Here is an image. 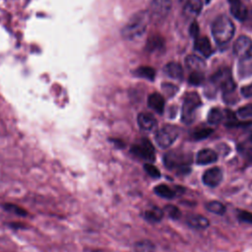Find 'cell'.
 Masks as SVG:
<instances>
[{
	"instance_id": "obj_1",
	"label": "cell",
	"mask_w": 252,
	"mask_h": 252,
	"mask_svg": "<svg viewBox=\"0 0 252 252\" xmlns=\"http://www.w3.org/2000/svg\"><path fill=\"white\" fill-rule=\"evenodd\" d=\"M150 16L148 11H141L133 15L129 22L121 30V35L125 39H135L144 34L147 30Z\"/></svg>"
},
{
	"instance_id": "obj_2",
	"label": "cell",
	"mask_w": 252,
	"mask_h": 252,
	"mask_svg": "<svg viewBox=\"0 0 252 252\" xmlns=\"http://www.w3.org/2000/svg\"><path fill=\"white\" fill-rule=\"evenodd\" d=\"M212 34L218 44H226L234 35V25L228 17L219 16L213 22Z\"/></svg>"
},
{
	"instance_id": "obj_3",
	"label": "cell",
	"mask_w": 252,
	"mask_h": 252,
	"mask_svg": "<svg viewBox=\"0 0 252 252\" xmlns=\"http://www.w3.org/2000/svg\"><path fill=\"white\" fill-rule=\"evenodd\" d=\"M201 105V98L197 93L188 94L183 101L181 119L185 124H190L195 119V111Z\"/></svg>"
},
{
	"instance_id": "obj_4",
	"label": "cell",
	"mask_w": 252,
	"mask_h": 252,
	"mask_svg": "<svg viewBox=\"0 0 252 252\" xmlns=\"http://www.w3.org/2000/svg\"><path fill=\"white\" fill-rule=\"evenodd\" d=\"M179 129L174 125H164L156 133L155 140L158 146L161 149H166L171 146L178 137Z\"/></svg>"
},
{
	"instance_id": "obj_5",
	"label": "cell",
	"mask_w": 252,
	"mask_h": 252,
	"mask_svg": "<svg viewBox=\"0 0 252 252\" xmlns=\"http://www.w3.org/2000/svg\"><path fill=\"white\" fill-rule=\"evenodd\" d=\"M212 83L222 90L223 95L232 94L235 90V83L232 80L231 73L228 69H220L211 78Z\"/></svg>"
},
{
	"instance_id": "obj_6",
	"label": "cell",
	"mask_w": 252,
	"mask_h": 252,
	"mask_svg": "<svg viewBox=\"0 0 252 252\" xmlns=\"http://www.w3.org/2000/svg\"><path fill=\"white\" fill-rule=\"evenodd\" d=\"M171 5V0H152L148 10L150 19L155 22L162 21L170 12Z\"/></svg>"
},
{
	"instance_id": "obj_7",
	"label": "cell",
	"mask_w": 252,
	"mask_h": 252,
	"mask_svg": "<svg viewBox=\"0 0 252 252\" xmlns=\"http://www.w3.org/2000/svg\"><path fill=\"white\" fill-rule=\"evenodd\" d=\"M190 157L181 153H177L175 151L168 152L163 157V163L169 169H188L187 165L190 163Z\"/></svg>"
},
{
	"instance_id": "obj_8",
	"label": "cell",
	"mask_w": 252,
	"mask_h": 252,
	"mask_svg": "<svg viewBox=\"0 0 252 252\" xmlns=\"http://www.w3.org/2000/svg\"><path fill=\"white\" fill-rule=\"evenodd\" d=\"M233 52L239 60L252 57V39L246 35H240L233 44Z\"/></svg>"
},
{
	"instance_id": "obj_9",
	"label": "cell",
	"mask_w": 252,
	"mask_h": 252,
	"mask_svg": "<svg viewBox=\"0 0 252 252\" xmlns=\"http://www.w3.org/2000/svg\"><path fill=\"white\" fill-rule=\"evenodd\" d=\"M131 152L137 157L146 160L153 161L155 159V149L148 139H142L140 143L134 145Z\"/></svg>"
},
{
	"instance_id": "obj_10",
	"label": "cell",
	"mask_w": 252,
	"mask_h": 252,
	"mask_svg": "<svg viewBox=\"0 0 252 252\" xmlns=\"http://www.w3.org/2000/svg\"><path fill=\"white\" fill-rule=\"evenodd\" d=\"M222 179V170L218 167H212L207 169L202 177V181L205 185L209 187H216L218 186Z\"/></svg>"
},
{
	"instance_id": "obj_11",
	"label": "cell",
	"mask_w": 252,
	"mask_h": 252,
	"mask_svg": "<svg viewBox=\"0 0 252 252\" xmlns=\"http://www.w3.org/2000/svg\"><path fill=\"white\" fill-rule=\"evenodd\" d=\"M137 122L139 127L144 131H152L158 125L157 119L154 117V115L146 112H142L138 115Z\"/></svg>"
},
{
	"instance_id": "obj_12",
	"label": "cell",
	"mask_w": 252,
	"mask_h": 252,
	"mask_svg": "<svg viewBox=\"0 0 252 252\" xmlns=\"http://www.w3.org/2000/svg\"><path fill=\"white\" fill-rule=\"evenodd\" d=\"M218 159V155L211 149H203L197 153L196 162L200 165H206L215 162Z\"/></svg>"
},
{
	"instance_id": "obj_13",
	"label": "cell",
	"mask_w": 252,
	"mask_h": 252,
	"mask_svg": "<svg viewBox=\"0 0 252 252\" xmlns=\"http://www.w3.org/2000/svg\"><path fill=\"white\" fill-rule=\"evenodd\" d=\"M203 8V2L201 0H187L184 8L183 14L188 18L197 17Z\"/></svg>"
},
{
	"instance_id": "obj_14",
	"label": "cell",
	"mask_w": 252,
	"mask_h": 252,
	"mask_svg": "<svg viewBox=\"0 0 252 252\" xmlns=\"http://www.w3.org/2000/svg\"><path fill=\"white\" fill-rule=\"evenodd\" d=\"M230 5V12L234 18L243 21L247 17V9L240 0H227Z\"/></svg>"
},
{
	"instance_id": "obj_15",
	"label": "cell",
	"mask_w": 252,
	"mask_h": 252,
	"mask_svg": "<svg viewBox=\"0 0 252 252\" xmlns=\"http://www.w3.org/2000/svg\"><path fill=\"white\" fill-rule=\"evenodd\" d=\"M148 105L156 112L161 114L164 110V98L161 94L154 93L148 97Z\"/></svg>"
},
{
	"instance_id": "obj_16",
	"label": "cell",
	"mask_w": 252,
	"mask_h": 252,
	"mask_svg": "<svg viewBox=\"0 0 252 252\" xmlns=\"http://www.w3.org/2000/svg\"><path fill=\"white\" fill-rule=\"evenodd\" d=\"M194 47L200 54H202L205 57H209L212 54V45L208 37H205V36L197 37L195 39Z\"/></svg>"
},
{
	"instance_id": "obj_17",
	"label": "cell",
	"mask_w": 252,
	"mask_h": 252,
	"mask_svg": "<svg viewBox=\"0 0 252 252\" xmlns=\"http://www.w3.org/2000/svg\"><path fill=\"white\" fill-rule=\"evenodd\" d=\"M186 66L193 71H202L206 67V63L204 59L198 55L190 54L185 58Z\"/></svg>"
},
{
	"instance_id": "obj_18",
	"label": "cell",
	"mask_w": 252,
	"mask_h": 252,
	"mask_svg": "<svg viewBox=\"0 0 252 252\" xmlns=\"http://www.w3.org/2000/svg\"><path fill=\"white\" fill-rule=\"evenodd\" d=\"M165 74L175 80H181L183 77V70L180 64L176 62H169L164 66Z\"/></svg>"
},
{
	"instance_id": "obj_19",
	"label": "cell",
	"mask_w": 252,
	"mask_h": 252,
	"mask_svg": "<svg viewBox=\"0 0 252 252\" xmlns=\"http://www.w3.org/2000/svg\"><path fill=\"white\" fill-rule=\"evenodd\" d=\"M187 223L196 229H205L209 226V220L200 215H192L187 218Z\"/></svg>"
},
{
	"instance_id": "obj_20",
	"label": "cell",
	"mask_w": 252,
	"mask_h": 252,
	"mask_svg": "<svg viewBox=\"0 0 252 252\" xmlns=\"http://www.w3.org/2000/svg\"><path fill=\"white\" fill-rule=\"evenodd\" d=\"M154 191L157 195H158L161 198H165V199H171L175 195L174 191L165 184H159V185L156 186Z\"/></svg>"
},
{
	"instance_id": "obj_21",
	"label": "cell",
	"mask_w": 252,
	"mask_h": 252,
	"mask_svg": "<svg viewBox=\"0 0 252 252\" xmlns=\"http://www.w3.org/2000/svg\"><path fill=\"white\" fill-rule=\"evenodd\" d=\"M240 77H248L252 74V57L244 60H240L238 67Z\"/></svg>"
},
{
	"instance_id": "obj_22",
	"label": "cell",
	"mask_w": 252,
	"mask_h": 252,
	"mask_svg": "<svg viewBox=\"0 0 252 252\" xmlns=\"http://www.w3.org/2000/svg\"><path fill=\"white\" fill-rule=\"evenodd\" d=\"M223 113L222 111L218 108V107H215V108H212L209 113H208V122L210 124H213V125H217L219 124L222 119H223Z\"/></svg>"
},
{
	"instance_id": "obj_23",
	"label": "cell",
	"mask_w": 252,
	"mask_h": 252,
	"mask_svg": "<svg viewBox=\"0 0 252 252\" xmlns=\"http://www.w3.org/2000/svg\"><path fill=\"white\" fill-rule=\"evenodd\" d=\"M163 45H164V40H163L162 37H160L158 35L151 36L148 40V43H147V47L151 51L161 49L163 47Z\"/></svg>"
},
{
	"instance_id": "obj_24",
	"label": "cell",
	"mask_w": 252,
	"mask_h": 252,
	"mask_svg": "<svg viewBox=\"0 0 252 252\" xmlns=\"http://www.w3.org/2000/svg\"><path fill=\"white\" fill-rule=\"evenodd\" d=\"M205 207L209 212L216 215H223L225 213V207L223 206V204L218 201H211L207 203Z\"/></svg>"
},
{
	"instance_id": "obj_25",
	"label": "cell",
	"mask_w": 252,
	"mask_h": 252,
	"mask_svg": "<svg viewBox=\"0 0 252 252\" xmlns=\"http://www.w3.org/2000/svg\"><path fill=\"white\" fill-rule=\"evenodd\" d=\"M162 215H163V213L160 209L154 208L145 213V219L151 222H157L161 220Z\"/></svg>"
},
{
	"instance_id": "obj_26",
	"label": "cell",
	"mask_w": 252,
	"mask_h": 252,
	"mask_svg": "<svg viewBox=\"0 0 252 252\" xmlns=\"http://www.w3.org/2000/svg\"><path fill=\"white\" fill-rule=\"evenodd\" d=\"M155 245L150 240H142L135 244V252H155Z\"/></svg>"
},
{
	"instance_id": "obj_27",
	"label": "cell",
	"mask_w": 252,
	"mask_h": 252,
	"mask_svg": "<svg viewBox=\"0 0 252 252\" xmlns=\"http://www.w3.org/2000/svg\"><path fill=\"white\" fill-rule=\"evenodd\" d=\"M137 75H139L142 78H146L148 80H154L156 76V71L154 68L149 66H143L137 69Z\"/></svg>"
},
{
	"instance_id": "obj_28",
	"label": "cell",
	"mask_w": 252,
	"mask_h": 252,
	"mask_svg": "<svg viewBox=\"0 0 252 252\" xmlns=\"http://www.w3.org/2000/svg\"><path fill=\"white\" fill-rule=\"evenodd\" d=\"M205 80V76L202 71H192L189 76V83L193 86H200Z\"/></svg>"
},
{
	"instance_id": "obj_29",
	"label": "cell",
	"mask_w": 252,
	"mask_h": 252,
	"mask_svg": "<svg viewBox=\"0 0 252 252\" xmlns=\"http://www.w3.org/2000/svg\"><path fill=\"white\" fill-rule=\"evenodd\" d=\"M3 207H4L5 211H7L9 213H12V214H15V215H18V216H21V217H24V216L27 215V212L23 208H21L17 205L5 204Z\"/></svg>"
},
{
	"instance_id": "obj_30",
	"label": "cell",
	"mask_w": 252,
	"mask_h": 252,
	"mask_svg": "<svg viewBox=\"0 0 252 252\" xmlns=\"http://www.w3.org/2000/svg\"><path fill=\"white\" fill-rule=\"evenodd\" d=\"M213 133V129L211 128H203V129H199L197 131H195L192 135V137L194 138V140L200 141V140H204L207 137H209L211 134Z\"/></svg>"
},
{
	"instance_id": "obj_31",
	"label": "cell",
	"mask_w": 252,
	"mask_h": 252,
	"mask_svg": "<svg viewBox=\"0 0 252 252\" xmlns=\"http://www.w3.org/2000/svg\"><path fill=\"white\" fill-rule=\"evenodd\" d=\"M236 113L240 118H243V119H247V118L252 117V104L251 103L246 104V105L238 108Z\"/></svg>"
},
{
	"instance_id": "obj_32",
	"label": "cell",
	"mask_w": 252,
	"mask_h": 252,
	"mask_svg": "<svg viewBox=\"0 0 252 252\" xmlns=\"http://www.w3.org/2000/svg\"><path fill=\"white\" fill-rule=\"evenodd\" d=\"M164 212L167 214V216L169 218H171L173 220H177L181 215L179 209L173 205H166L164 207Z\"/></svg>"
},
{
	"instance_id": "obj_33",
	"label": "cell",
	"mask_w": 252,
	"mask_h": 252,
	"mask_svg": "<svg viewBox=\"0 0 252 252\" xmlns=\"http://www.w3.org/2000/svg\"><path fill=\"white\" fill-rule=\"evenodd\" d=\"M144 168H145V171H146L150 176H152V177H154V178H158V177L160 176L159 170H158L155 165H153V164H151V163H146V164L144 165Z\"/></svg>"
},
{
	"instance_id": "obj_34",
	"label": "cell",
	"mask_w": 252,
	"mask_h": 252,
	"mask_svg": "<svg viewBox=\"0 0 252 252\" xmlns=\"http://www.w3.org/2000/svg\"><path fill=\"white\" fill-rule=\"evenodd\" d=\"M238 218L242 221H245V222H248V223H252V213H250V212L240 211L238 213Z\"/></svg>"
},
{
	"instance_id": "obj_35",
	"label": "cell",
	"mask_w": 252,
	"mask_h": 252,
	"mask_svg": "<svg viewBox=\"0 0 252 252\" xmlns=\"http://www.w3.org/2000/svg\"><path fill=\"white\" fill-rule=\"evenodd\" d=\"M189 32H190V34H191L193 37H195V38L198 37L199 26H198V24H197L196 22H193V23L191 24V26H190V28H189Z\"/></svg>"
},
{
	"instance_id": "obj_36",
	"label": "cell",
	"mask_w": 252,
	"mask_h": 252,
	"mask_svg": "<svg viewBox=\"0 0 252 252\" xmlns=\"http://www.w3.org/2000/svg\"><path fill=\"white\" fill-rule=\"evenodd\" d=\"M241 94L245 97H251L252 96V84L241 88Z\"/></svg>"
},
{
	"instance_id": "obj_37",
	"label": "cell",
	"mask_w": 252,
	"mask_h": 252,
	"mask_svg": "<svg viewBox=\"0 0 252 252\" xmlns=\"http://www.w3.org/2000/svg\"><path fill=\"white\" fill-rule=\"evenodd\" d=\"M247 157H248V158L252 161V150H250V151L247 153Z\"/></svg>"
},
{
	"instance_id": "obj_38",
	"label": "cell",
	"mask_w": 252,
	"mask_h": 252,
	"mask_svg": "<svg viewBox=\"0 0 252 252\" xmlns=\"http://www.w3.org/2000/svg\"><path fill=\"white\" fill-rule=\"evenodd\" d=\"M179 2H183V1H187V0H178Z\"/></svg>"
},
{
	"instance_id": "obj_39",
	"label": "cell",
	"mask_w": 252,
	"mask_h": 252,
	"mask_svg": "<svg viewBox=\"0 0 252 252\" xmlns=\"http://www.w3.org/2000/svg\"><path fill=\"white\" fill-rule=\"evenodd\" d=\"M209 1H210V0H207V2H209Z\"/></svg>"
}]
</instances>
